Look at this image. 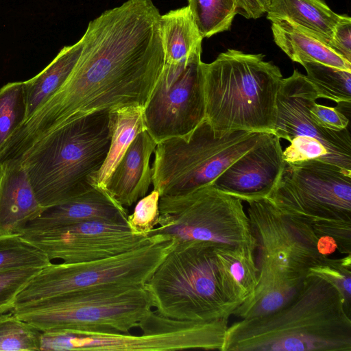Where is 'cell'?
Segmentation results:
<instances>
[{"instance_id": "33", "label": "cell", "mask_w": 351, "mask_h": 351, "mask_svg": "<svg viewBox=\"0 0 351 351\" xmlns=\"http://www.w3.org/2000/svg\"><path fill=\"white\" fill-rule=\"evenodd\" d=\"M160 194L156 190L138 200L134 211L128 215L127 224L132 232L147 234L158 225Z\"/></svg>"}, {"instance_id": "23", "label": "cell", "mask_w": 351, "mask_h": 351, "mask_svg": "<svg viewBox=\"0 0 351 351\" xmlns=\"http://www.w3.org/2000/svg\"><path fill=\"white\" fill-rule=\"evenodd\" d=\"M82 47V39L73 45L64 47L43 70L24 82L25 120L64 84L77 63Z\"/></svg>"}, {"instance_id": "26", "label": "cell", "mask_w": 351, "mask_h": 351, "mask_svg": "<svg viewBox=\"0 0 351 351\" xmlns=\"http://www.w3.org/2000/svg\"><path fill=\"white\" fill-rule=\"evenodd\" d=\"M301 65L319 98L332 100L337 104L351 103V71L313 61L303 62Z\"/></svg>"}, {"instance_id": "13", "label": "cell", "mask_w": 351, "mask_h": 351, "mask_svg": "<svg viewBox=\"0 0 351 351\" xmlns=\"http://www.w3.org/2000/svg\"><path fill=\"white\" fill-rule=\"evenodd\" d=\"M201 53L164 65L143 113L146 130L157 143L173 137L186 140L206 119Z\"/></svg>"}, {"instance_id": "20", "label": "cell", "mask_w": 351, "mask_h": 351, "mask_svg": "<svg viewBox=\"0 0 351 351\" xmlns=\"http://www.w3.org/2000/svg\"><path fill=\"white\" fill-rule=\"evenodd\" d=\"M275 43L293 62H317L351 71L349 62L329 46V41L288 19L271 21Z\"/></svg>"}, {"instance_id": "12", "label": "cell", "mask_w": 351, "mask_h": 351, "mask_svg": "<svg viewBox=\"0 0 351 351\" xmlns=\"http://www.w3.org/2000/svg\"><path fill=\"white\" fill-rule=\"evenodd\" d=\"M265 199L311 227L324 221H351V172L319 159L285 162Z\"/></svg>"}, {"instance_id": "4", "label": "cell", "mask_w": 351, "mask_h": 351, "mask_svg": "<svg viewBox=\"0 0 351 351\" xmlns=\"http://www.w3.org/2000/svg\"><path fill=\"white\" fill-rule=\"evenodd\" d=\"M261 53L229 49L202 62L206 120L218 136L248 131L274 134L280 69Z\"/></svg>"}, {"instance_id": "40", "label": "cell", "mask_w": 351, "mask_h": 351, "mask_svg": "<svg viewBox=\"0 0 351 351\" xmlns=\"http://www.w3.org/2000/svg\"><path fill=\"white\" fill-rule=\"evenodd\" d=\"M270 1H271V0H270Z\"/></svg>"}, {"instance_id": "2", "label": "cell", "mask_w": 351, "mask_h": 351, "mask_svg": "<svg viewBox=\"0 0 351 351\" xmlns=\"http://www.w3.org/2000/svg\"><path fill=\"white\" fill-rule=\"evenodd\" d=\"M223 351H351L350 316L332 284L308 274L287 306L228 326Z\"/></svg>"}, {"instance_id": "15", "label": "cell", "mask_w": 351, "mask_h": 351, "mask_svg": "<svg viewBox=\"0 0 351 351\" xmlns=\"http://www.w3.org/2000/svg\"><path fill=\"white\" fill-rule=\"evenodd\" d=\"M317 99L319 97L313 85L298 70L282 78L277 95L274 134L288 141L298 136L314 138L326 149L330 163L351 172L350 129L332 131L315 124L309 108Z\"/></svg>"}, {"instance_id": "36", "label": "cell", "mask_w": 351, "mask_h": 351, "mask_svg": "<svg viewBox=\"0 0 351 351\" xmlns=\"http://www.w3.org/2000/svg\"><path fill=\"white\" fill-rule=\"evenodd\" d=\"M309 112L315 123L321 128L332 131L349 128V117L337 107L326 106L315 101L311 105Z\"/></svg>"}, {"instance_id": "8", "label": "cell", "mask_w": 351, "mask_h": 351, "mask_svg": "<svg viewBox=\"0 0 351 351\" xmlns=\"http://www.w3.org/2000/svg\"><path fill=\"white\" fill-rule=\"evenodd\" d=\"M268 134L237 131L218 136L205 119L186 140L173 137L157 143L152 168L154 189L160 197L178 195L212 184Z\"/></svg>"}, {"instance_id": "21", "label": "cell", "mask_w": 351, "mask_h": 351, "mask_svg": "<svg viewBox=\"0 0 351 351\" xmlns=\"http://www.w3.org/2000/svg\"><path fill=\"white\" fill-rule=\"evenodd\" d=\"M144 108L142 106H130L108 111L110 146L101 167L89 178L93 187L105 189L110 176L131 143L140 132L146 130Z\"/></svg>"}, {"instance_id": "17", "label": "cell", "mask_w": 351, "mask_h": 351, "mask_svg": "<svg viewBox=\"0 0 351 351\" xmlns=\"http://www.w3.org/2000/svg\"><path fill=\"white\" fill-rule=\"evenodd\" d=\"M128 216L124 206L106 191L94 187L69 201L45 209L22 233L56 230L90 220L127 223Z\"/></svg>"}, {"instance_id": "18", "label": "cell", "mask_w": 351, "mask_h": 351, "mask_svg": "<svg viewBox=\"0 0 351 351\" xmlns=\"http://www.w3.org/2000/svg\"><path fill=\"white\" fill-rule=\"evenodd\" d=\"M45 210L20 160L0 164V237L21 234Z\"/></svg>"}, {"instance_id": "3", "label": "cell", "mask_w": 351, "mask_h": 351, "mask_svg": "<svg viewBox=\"0 0 351 351\" xmlns=\"http://www.w3.org/2000/svg\"><path fill=\"white\" fill-rule=\"evenodd\" d=\"M221 245L176 242L144 285L157 313L193 322L233 315L240 303L220 254Z\"/></svg>"}, {"instance_id": "16", "label": "cell", "mask_w": 351, "mask_h": 351, "mask_svg": "<svg viewBox=\"0 0 351 351\" xmlns=\"http://www.w3.org/2000/svg\"><path fill=\"white\" fill-rule=\"evenodd\" d=\"M284 165L280 140L269 134L229 165L212 184L241 201L265 198L278 182Z\"/></svg>"}, {"instance_id": "14", "label": "cell", "mask_w": 351, "mask_h": 351, "mask_svg": "<svg viewBox=\"0 0 351 351\" xmlns=\"http://www.w3.org/2000/svg\"><path fill=\"white\" fill-rule=\"evenodd\" d=\"M52 261L82 263L110 258L147 245L156 237L134 234L127 223L90 220L64 228L20 234Z\"/></svg>"}, {"instance_id": "1", "label": "cell", "mask_w": 351, "mask_h": 351, "mask_svg": "<svg viewBox=\"0 0 351 351\" xmlns=\"http://www.w3.org/2000/svg\"><path fill=\"white\" fill-rule=\"evenodd\" d=\"M160 16L152 0H128L91 21L66 81L14 130L1 153L19 158L53 130L96 112L145 108L165 62Z\"/></svg>"}, {"instance_id": "22", "label": "cell", "mask_w": 351, "mask_h": 351, "mask_svg": "<svg viewBox=\"0 0 351 351\" xmlns=\"http://www.w3.org/2000/svg\"><path fill=\"white\" fill-rule=\"evenodd\" d=\"M160 27L165 50V64L185 62L202 51L203 37L188 6L161 15Z\"/></svg>"}, {"instance_id": "39", "label": "cell", "mask_w": 351, "mask_h": 351, "mask_svg": "<svg viewBox=\"0 0 351 351\" xmlns=\"http://www.w3.org/2000/svg\"><path fill=\"white\" fill-rule=\"evenodd\" d=\"M8 311H10L6 308H0V314L3 313L8 312Z\"/></svg>"}, {"instance_id": "38", "label": "cell", "mask_w": 351, "mask_h": 351, "mask_svg": "<svg viewBox=\"0 0 351 351\" xmlns=\"http://www.w3.org/2000/svg\"><path fill=\"white\" fill-rule=\"evenodd\" d=\"M237 13L243 17L256 19L267 12L270 0H234Z\"/></svg>"}, {"instance_id": "9", "label": "cell", "mask_w": 351, "mask_h": 351, "mask_svg": "<svg viewBox=\"0 0 351 351\" xmlns=\"http://www.w3.org/2000/svg\"><path fill=\"white\" fill-rule=\"evenodd\" d=\"M228 319L179 320L151 311L138 328L141 335L111 330L42 332L40 350H223Z\"/></svg>"}, {"instance_id": "28", "label": "cell", "mask_w": 351, "mask_h": 351, "mask_svg": "<svg viewBox=\"0 0 351 351\" xmlns=\"http://www.w3.org/2000/svg\"><path fill=\"white\" fill-rule=\"evenodd\" d=\"M51 263L41 250L20 234L0 237V272L42 269Z\"/></svg>"}, {"instance_id": "37", "label": "cell", "mask_w": 351, "mask_h": 351, "mask_svg": "<svg viewBox=\"0 0 351 351\" xmlns=\"http://www.w3.org/2000/svg\"><path fill=\"white\" fill-rule=\"evenodd\" d=\"M329 46L351 62V18L343 16L336 25Z\"/></svg>"}, {"instance_id": "6", "label": "cell", "mask_w": 351, "mask_h": 351, "mask_svg": "<svg viewBox=\"0 0 351 351\" xmlns=\"http://www.w3.org/2000/svg\"><path fill=\"white\" fill-rule=\"evenodd\" d=\"M152 308L144 287L108 286L14 306L10 311L42 332H129Z\"/></svg>"}, {"instance_id": "31", "label": "cell", "mask_w": 351, "mask_h": 351, "mask_svg": "<svg viewBox=\"0 0 351 351\" xmlns=\"http://www.w3.org/2000/svg\"><path fill=\"white\" fill-rule=\"evenodd\" d=\"M308 274L319 276L332 284L341 295L346 310L351 313V254L342 258H327L309 269Z\"/></svg>"}, {"instance_id": "10", "label": "cell", "mask_w": 351, "mask_h": 351, "mask_svg": "<svg viewBox=\"0 0 351 351\" xmlns=\"http://www.w3.org/2000/svg\"><path fill=\"white\" fill-rule=\"evenodd\" d=\"M154 237L147 245L110 258L51 263L27 282L16 297L14 306L108 286L144 287L176 243L174 240Z\"/></svg>"}, {"instance_id": "7", "label": "cell", "mask_w": 351, "mask_h": 351, "mask_svg": "<svg viewBox=\"0 0 351 351\" xmlns=\"http://www.w3.org/2000/svg\"><path fill=\"white\" fill-rule=\"evenodd\" d=\"M247 203L258 282L252 298L237 308L270 290L301 285L309 269L328 257L320 253V239L309 224L282 213L265 198Z\"/></svg>"}, {"instance_id": "35", "label": "cell", "mask_w": 351, "mask_h": 351, "mask_svg": "<svg viewBox=\"0 0 351 351\" xmlns=\"http://www.w3.org/2000/svg\"><path fill=\"white\" fill-rule=\"evenodd\" d=\"M41 269H23L0 272V308L11 311L16 297Z\"/></svg>"}, {"instance_id": "27", "label": "cell", "mask_w": 351, "mask_h": 351, "mask_svg": "<svg viewBox=\"0 0 351 351\" xmlns=\"http://www.w3.org/2000/svg\"><path fill=\"white\" fill-rule=\"evenodd\" d=\"M199 33L204 38L230 29L237 10L234 0H188Z\"/></svg>"}, {"instance_id": "24", "label": "cell", "mask_w": 351, "mask_h": 351, "mask_svg": "<svg viewBox=\"0 0 351 351\" xmlns=\"http://www.w3.org/2000/svg\"><path fill=\"white\" fill-rule=\"evenodd\" d=\"M270 21L288 19L329 41L343 16L335 13L325 0H271L267 10Z\"/></svg>"}, {"instance_id": "19", "label": "cell", "mask_w": 351, "mask_h": 351, "mask_svg": "<svg viewBox=\"0 0 351 351\" xmlns=\"http://www.w3.org/2000/svg\"><path fill=\"white\" fill-rule=\"evenodd\" d=\"M157 143L145 130L131 143L110 176L105 191L123 206L146 195L152 182L150 158Z\"/></svg>"}, {"instance_id": "32", "label": "cell", "mask_w": 351, "mask_h": 351, "mask_svg": "<svg viewBox=\"0 0 351 351\" xmlns=\"http://www.w3.org/2000/svg\"><path fill=\"white\" fill-rule=\"evenodd\" d=\"M302 285L270 290L247 306L237 308L233 315L241 319H248L274 313L287 306L297 297Z\"/></svg>"}, {"instance_id": "34", "label": "cell", "mask_w": 351, "mask_h": 351, "mask_svg": "<svg viewBox=\"0 0 351 351\" xmlns=\"http://www.w3.org/2000/svg\"><path fill=\"white\" fill-rule=\"evenodd\" d=\"M289 142V145L282 150V156L285 162L296 163L319 159L330 163L326 149L317 139L305 136H298Z\"/></svg>"}, {"instance_id": "29", "label": "cell", "mask_w": 351, "mask_h": 351, "mask_svg": "<svg viewBox=\"0 0 351 351\" xmlns=\"http://www.w3.org/2000/svg\"><path fill=\"white\" fill-rule=\"evenodd\" d=\"M41 334L10 311L0 314V351L40 350Z\"/></svg>"}, {"instance_id": "11", "label": "cell", "mask_w": 351, "mask_h": 351, "mask_svg": "<svg viewBox=\"0 0 351 351\" xmlns=\"http://www.w3.org/2000/svg\"><path fill=\"white\" fill-rule=\"evenodd\" d=\"M158 226L149 237L235 246L256 243L242 201L206 185L191 192L160 196Z\"/></svg>"}, {"instance_id": "30", "label": "cell", "mask_w": 351, "mask_h": 351, "mask_svg": "<svg viewBox=\"0 0 351 351\" xmlns=\"http://www.w3.org/2000/svg\"><path fill=\"white\" fill-rule=\"evenodd\" d=\"M24 82L8 83L0 88V149L26 119Z\"/></svg>"}, {"instance_id": "25", "label": "cell", "mask_w": 351, "mask_h": 351, "mask_svg": "<svg viewBox=\"0 0 351 351\" xmlns=\"http://www.w3.org/2000/svg\"><path fill=\"white\" fill-rule=\"evenodd\" d=\"M255 247L256 243L220 247L221 256L232 278L240 305L252 298L257 285Z\"/></svg>"}, {"instance_id": "5", "label": "cell", "mask_w": 351, "mask_h": 351, "mask_svg": "<svg viewBox=\"0 0 351 351\" xmlns=\"http://www.w3.org/2000/svg\"><path fill=\"white\" fill-rule=\"evenodd\" d=\"M110 142L104 110L70 121L29 148L18 159L40 205L47 209L93 189L89 178L104 163Z\"/></svg>"}]
</instances>
